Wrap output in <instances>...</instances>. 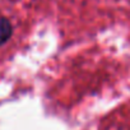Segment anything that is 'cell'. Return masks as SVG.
Here are the masks:
<instances>
[{"label": "cell", "mask_w": 130, "mask_h": 130, "mask_svg": "<svg viewBox=\"0 0 130 130\" xmlns=\"http://www.w3.org/2000/svg\"><path fill=\"white\" fill-rule=\"evenodd\" d=\"M12 36V26L5 18H0V45H3Z\"/></svg>", "instance_id": "obj_1"}]
</instances>
